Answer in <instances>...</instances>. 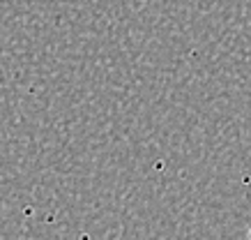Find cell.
<instances>
[{"mask_svg": "<svg viewBox=\"0 0 251 240\" xmlns=\"http://www.w3.org/2000/svg\"><path fill=\"white\" fill-rule=\"evenodd\" d=\"M249 240H251V229H249Z\"/></svg>", "mask_w": 251, "mask_h": 240, "instance_id": "obj_1", "label": "cell"}]
</instances>
